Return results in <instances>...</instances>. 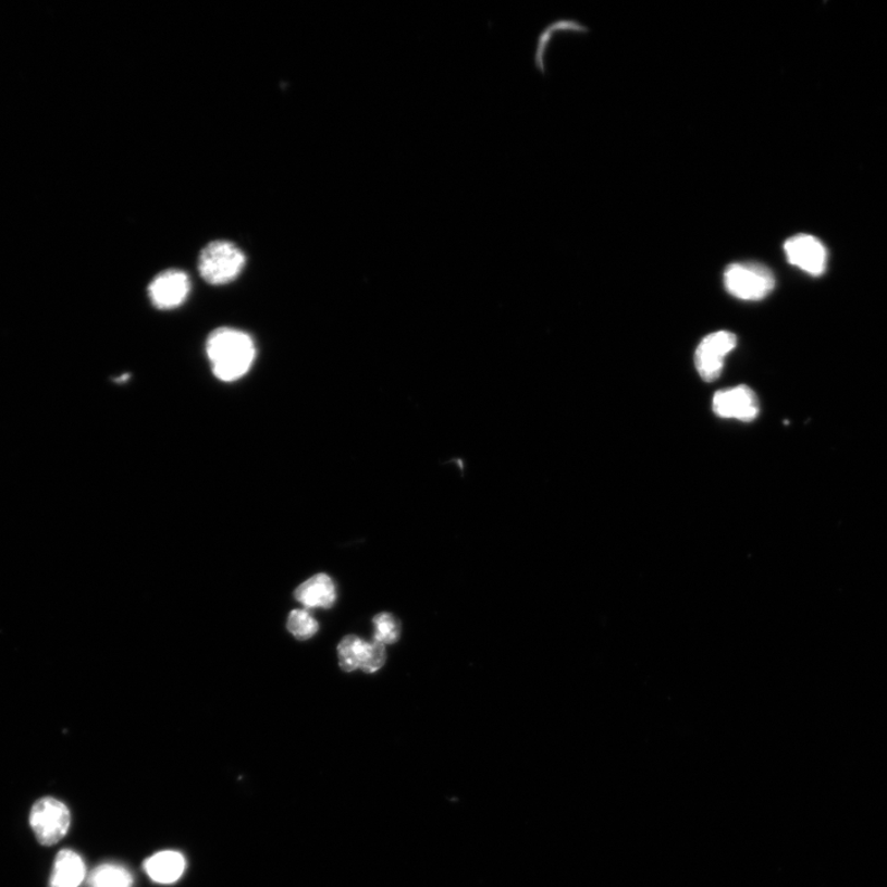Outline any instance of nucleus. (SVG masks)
Returning a JSON list of instances; mask_svg holds the SVG:
<instances>
[{"instance_id": "nucleus-8", "label": "nucleus", "mask_w": 887, "mask_h": 887, "mask_svg": "<svg viewBox=\"0 0 887 887\" xmlns=\"http://www.w3.org/2000/svg\"><path fill=\"white\" fill-rule=\"evenodd\" d=\"M190 279L182 270L170 269L158 274L148 286V296L158 310L182 306L190 293Z\"/></svg>"}, {"instance_id": "nucleus-6", "label": "nucleus", "mask_w": 887, "mask_h": 887, "mask_svg": "<svg viewBox=\"0 0 887 887\" xmlns=\"http://www.w3.org/2000/svg\"><path fill=\"white\" fill-rule=\"evenodd\" d=\"M713 410L717 417L750 423L760 415V401L752 389L740 385L716 392Z\"/></svg>"}, {"instance_id": "nucleus-16", "label": "nucleus", "mask_w": 887, "mask_h": 887, "mask_svg": "<svg viewBox=\"0 0 887 887\" xmlns=\"http://www.w3.org/2000/svg\"><path fill=\"white\" fill-rule=\"evenodd\" d=\"M386 661V652L385 646L382 643L373 640L370 642V649L368 653V658L361 668L362 672L366 674H375L382 666L385 665Z\"/></svg>"}, {"instance_id": "nucleus-15", "label": "nucleus", "mask_w": 887, "mask_h": 887, "mask_svg": "<svg viewBox=\"0 0 887 887\" xmlns=\"http://www.w3.org/2000/svg\"><path fill=\"white\" fill-rule=\"evenodd\" d=\"M375 625V635L373 640L382 643V645H392L399 639L401 624L394 615L390 613H381L373 618Z\"/></svg>"}, {"instance_id": "nucleus-7", "label": "nucleus", "mask_w": 887, "mask_h": 887, "mask_svg": "<svg viewBox=\"0 0 887 887\" xmlns=\"http://www.w3.org/2000/svg\"><path fill=\"white\" fill-rule=\"evenodd\" d=\"M789 263L810 275L820 276L826 272L828 254L824 243L814 236L797 235L784 245Z\"/></svg>"}, {"instance_id": "nucleus-12", "label": "nucleus", "mask_w": 887, "mask_h": 887, "mask_svg": "<svg viewBox=\"0 0 887 887\" xmlns=\"http://www.w3.org/2000/svg\"><path fill=\"white\" fill-rule=\"evenodd\" d=\"M370 642L364 641L354 635L345 637L338 645L340 666L344 672L361 669L366 663Z\"/></svg>"}, {"instance_id": "nucleus-2", "label": "nucleus", "mask_w": 887, "mask_h": 887, "mask_svg": "<svg viewBox=\"0 0 887 887\" xmlns=\"http://www.w3.org/2000/svg\"><path fill=\"white\" fill-rule=\"evenodd\" d=\"M246 266V256L233 243L214 241L201 250L199 272L211 285H226L236 280Z\"/></svg>"}, {"instance_id": "nucleus-1", "label": "nucleus", "mask_w": 887, "mask_h": 887, "mask_svg": "<svg viewBox=\"0 0 887 887\" xmlns=\"http://www.w3.org/2000/svg\"><path fill=\"white\" fill-rule=\"evenodd\" d=\"M207 354L213 375L223 382H235L254 367L257 349L246 332L222 327L210 334Z\"/></svg>"}, {"instance_id": "nucleus-9", "label": "nucleus", "mask_w": 887, "mask_h": 887, "mask_svg": "<svg viewBox=\"0 0 887 887\" xmlns=\"http://www.w3.org/2000/svg\"><path fill=\"white\" fill-rule=\"evenodd\" d=\"M295 598L307 609H330L337 600V592H335L332 578L325 574H319L298 586Z\"/></svg>"}, {"instance_id": "nucleus-13", "label": "nucleus", "mask_w": 887, "mask_h": 887, "mask_svg": "<svg viewBox=\"0 0 887 887\" xmlns=\"http://www.w3.org/2000/svg\"><path fill=\"white\" fill-rule=\"evenodd\" d=\"M133 874L118 864L99 865L88 877L89 887H133Z\"/></svg>"}, {"instance_id": "nucleus-4", "label": "nucleus", "mask_w": 887, "mask_h": 887, "mask_svg": "<svg viewBox=\"0 0 887 887\" xmlns=\"http://www.w3.org/2000/svg\"><path fill=\"white\" fill-rule=\"evenodd\" d=\"M30 824L37 840L42 846H53L67 835L71 826V812L63 802L44 798L33 806Z\"/></svg>"}, {"instance_id": "nucleus-3", "label": "nucleus", "mask_w": 887, "mask_h": 887, "mask_svg": "<svg viewBox=\"0 0 887 887\" xmlns=\"http://www.w3.org/2000/svg\"><path fill=\"white\" fill-rule=\"evenodd\" d=\"M724 284L728 294L740 300L761 301L774 291L775 278L760 263H736L726 268Z\"/></svg>"}, {"instance_id": "nucleus-14", "label": "nucleus", "mask_w": 887, "mask_h": 887, "mask_svg": "<svg viewBox=\"0 0 887 887\" xmlns=\"http://www.w3.org/2000/svg\"><path fill=\"white\" fill-rule=\"evenodd\" d=\"M287 630L297 640L306 641L319 631V624L306 609H296L288 615Z\"/></svg>"}, {"instance_id": "nucleus-10", "label": "nucleus", "mask_w": 887, "mask_h": 887, "mask_svg": "<svg viewBox=\"0 0 887 887\" xmlns=\"http://www.w3.org/2000/svg\"><path fill=\"white\" fill-rule=\"evenodd\" d=\"M86 875L83 859L76 852L63 849L56 857L50 887H79Z\"/></svg>"}, {"instance_id": "nucleus-5", "label": "nucleus", "mask_w": 887, "mask_h": 887, "mask_svg": "<svg viewBox=\"0 0 887 887\" xmlns=\"http://www.w3.org/2000/svg\"><path fill=\"white\" fill-rule=\"evenodd\" d=\"M737 345L734 333L718 331L706 335L698 345L694 362L700 378L705 382H714L722 377L725 358Z\"/></svg>"}, {"instance_id": "nucleus-11", "label": "nucleus", "mask_w": 887, "mask_h": 887, "mask_svg": "<svg viewBox=\"0 0 887 887\" xmlns=\"http://www.w3.org/2000/svg\"><path fill=\"white\" fill-rule=\"evenodd\" d=\"M185 859L181 853L164 851L148 858L145 872L158 884H173L181 879L185 871Z\"/></svg>"}]
</instances>
